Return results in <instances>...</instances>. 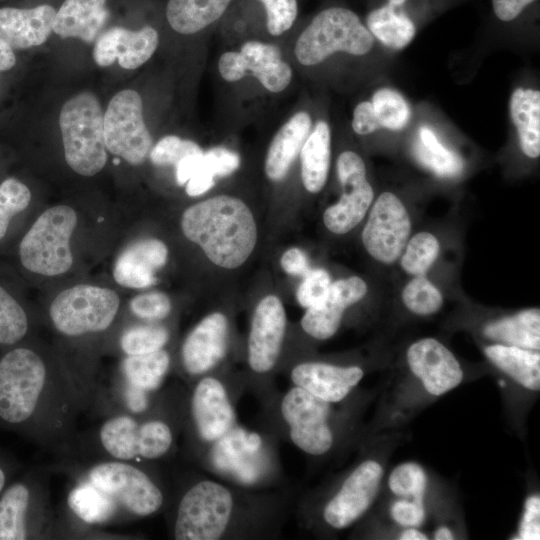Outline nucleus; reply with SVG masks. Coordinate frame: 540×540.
Listing matches in <instances>:
<instances>
[{
	"mask_svg": "<svg viewBox=\"0 0 540 540\" xmlns=\"http://www.w3.org/2000/svg\"><path fill=\"white\" fill-rule=\"evenodd\" d=\"M28 329V320L21 305L0 286V344H14Z\"/></svg>",
	"mask_w": 540,
	"mask_h": 540,
	"instance_id": "79ce46f5",
	"label": "nucleus"
},
{
	"mask_svg": "<svg viewBox=\"0 0 540 540\" xmlns=\"http://www.w3.org/2000/svg\"><path fill=\"white\" fill-rule=\"evenodd\" d=\"M100 440L105 450L117 459L130 460L139 456L154 460L170 450L173 433L162 420L139 424L129 416H117L103 424Z\"/></svg>",
	"mask_w": 540,
	"mask_h": 540,
	"instance_id": "4468645a",
	"label": "nucleus"
},
{
	"mask_svg": "<svg viewBox=\"0 0 540 540\" xmlns=\"http://www.w3.org/2000/svg\"><path fill=\"white\" fill-rule=\"evenodd\" d=\"M411 233V219L402 201L383 192L374 202L362 231V243L375 260L392 264L401 255Z\"/></svg>",
	"mask_w": 540,
	"mask_h": 540,
	"instance_id": "dca6fc26",
	"label": "nucleus"
},
{
	"mask_svg": "<svg viewBox=\"0 0 540 540\" xmlns=\"http://www.w3.org/2000/svg\"><path fill=\"white\" fill-rule=\"evenodd\" d=\"M203 458L213 474L242 489H264L279 478L274 435L249 430L238 423L204 449Z\"/></svg>",
	"mask_w": 540,
	"mask_h": 540,
	"instance_id": "7ed1b4c3",
	"label": "nucleus"
},
{
	"mask_svg": "<svg viewBox=\"0 0 540 540\" xmlns=\"http://www.w3.org/2000/svg\"><path fill=\"white\" fill-rule=\"evenodd\" d=\"M245 71L259 79L274 63L282 59L280 49L259 41H247L240 50Z\"/></svg>",
	"mask_w": 540,
	"mask_h": 540,
	"instance_id": "c03bdc74",
	"label": "nucleus"
},
{
	"mask_svg": "<svg viewBox=\"0 0 540 540\" xmlns=\"http://www.w3.org/2000/svg\"><path fill=\"white\" fill-rule=\"evenodd\" d=\"M64 154L68 166L83 176H93L106 164L104 114L95 95L79 93L65 102L60 116Z\"/></svg>",
	"mask_w": 540,
	"mask_h": 540,
	"instance_id": "39448f33",
	"label": "nucleus"
},
{
	"mask_svg": "<svg viewBox=\"0 0 540 540\" xmlns=\"http://www.w3.org/2000/svg\"><path fill=\"white\" fill-rule=\"evenodd\" d=\"M536 0H492L495 15L502 21L514 20L529 4Z\"/></svg>",
	"mask_w": 540,
	"mask_h": 540,
	"instance_id": "13d9d810",
	"label": "nucleus"
},
{
	"mask_svg": "<svg viewBox=\"0 0 540 540\" xmlns=\"http://www.w3.org/2000/svg\"><path fill=\"white\" fill-rule=\"evenodd\" d=\"M170 366V356L164 349L141 355H128L123 371L128 384L152 392L163 382Z\"/></svg>",
	"mask_w": 540,
	"mask_h": 540,
	"instance_id": "72a5a7b5",
	"label": "nucleus"
},
{
	"mask_svg": "<svg viewBox=\"0 0 540 540\" xmlns=\"http://www.w3.org/2000/svg\"><path fill=\"white\" fill-rule=\"evenodd\" d=\"M363 377L364 371L359 366L322 361H302L289 371L293 386L332 404L345 400Z\"/></svg>",
	"mask_w": 540,
	"mask_h": 540,
	"instance_id": "412c9836",
	"label": "nucleus"
},
{
	"mask_svg": "<svg viewBox=\"0 0 540 540\" xmlns=\"http://www.w3.org/2000/svg\"><path fill=\"white\" fill-rule=\"evenodd\" d=\"M352 128L356 134L367 135L380 129L371 102H360L354 109Z\"/></svg>",
	"mask_w": 540,
	"mask_h": 540,
	"instance_id": "864d4df0",
	"label": "nucleus"
},
{
	"mask_svg": "<svg viewBox=\"0 0 540 540\" xmlns=\"http://www.w3.org/2000/svg\"><path fill=\"white\" fill-rule=\"evenodd\" d=\"M516 536L515 539L520 540L540 539V497L538 494L527 497Z\"/></svg>",
	"mask_w": 540,
	"mask_h": 540,
	"instance_id": "3c124183",
	"label": "nucleus"
},
{
	"mask_svg": "<svg viewBox=\"0 0 540 540\" xmlns=\"http://www.w3.org/2000/svg\"><path fill=\"white\" fill-rule=\"evenodd\" d=\"M398 538L400 540H426L428 539L427 535L417 527L403 528L402 531L399 533Z\"/></svg>",
	"mask_w": 540,
	"mask_h": 540,
	"instance_id": "e2e57ef3",
	"label": "nucleus"
},
{
	"mask_svg": "<svg viewBox=\"0 0 540 540\" xmlns=\"http://www.w3.org/2000/svg\"><path fill=\"white\" fill-rule=\"evenodd\" d=\"M331 283L330 275L326 270L310 269L297 289L298 303L306 309L314 306L325 296Z\"/></svg>",
	"mask_w": 540,
	"mask_h": 540,
	"instance_id": "de8ad7c7",
	"label": "nucleus"
},
{
	"mask_svg": "<svg viewBox=\"0 0 540 540\" xmlns=\"http://www.w3.org/2000/svg\"><path fill=\"white\" fill-rule=\"evenodd\" d=\"M169 297L162 292H148L135 296L130 301V309L137 317L148 321L165 319L171 312Z\"/></svg>",
	"mask_w": 540,
	"mask_h": 540,
	"instance_id": "49530a36",
	"label": "nucleus"
},
{
	"mask_svg": "<svg viewBox=\"0 0 540 540\" xmlns=\"http://www.w3.org/2000/svg\"><path fill=\"white\" fill-rule=\"evenodd\" d=\"M283 270L290 275L304 276L309 270V261L303 250L293 247L285 251L280 259Z\"/></svg>",
	"mask_w": 540,
	"mask_h": 540,
	"instance_id": "4d7b16f0",
	"label": "nucleus"
},
{
	"mask_svg": "<svg viewBox=\"0 0 540 540\" xmlns=\"http://www.w3.org/2000/svg\"><path fill=\"white\" fill-rule=\"evenodd\" d=\"M16 63L12 48L0 38V72L11 69Z\"/></svg>",
	"mask_w": 540,
	"mask_h": 540,
	"instance_id": "680f3d73",
	"label": "nucleus"
},
{
	"mask_svg": "<svg viewBox=\"0 0 540 540\" xmlns=\"http://www.w3.org/2000/svg\"><path fill=\"white\" fill-rule=\"evenodd\" d=\"M258 494L204 478L181 497L174 521L177 540L261 538L276 533L286 508L285 497Z\"/></svg>",
	"mask_w": 540,
	"mask_h": 540,
	"instance_id": "f257e3e1",
	"label": "nucleus"
},
{
	"mask_svg": "<svg viewBox=\"0 0 540 540\" xmlns=\"http://www.w3.org/2000/svg\"><path fill=\"white\" fill-rule=\"evenodd\" d=\"M484 354L496 368L523 388L540 390L539 351L496 343L486 346Z\"/></svg>",
	"mask_w": 540,
	"mask_h": 540,
	"instance_id": "bb28decb",
	"label": "nucleus"
},
{
	"mask_svg": "<svg viewBox=\"0 0 540 540\" xmlns=\"http://www.w3.org/2000/svg\"><path fill=\"white\" fill-rule=\"evenodd\" d=\"M415 158L439 177H456L464 168L462 158L445 148L427 127L419 129V138L413 145Z\"/></svg>",
	"mask_w": 540,
	"mask_h": 540,
	"instance_id": "473e14b6",
	"label": "nucleus"
},
{
	"mask_svg": "<svg viewBox=\"0 0 540 540\" xmlns=\"http://www.w3.org/2000/svg\"><path fill=\"white\" fill-rule=\"evenodd\" d=\"M149 393L129 384L126 389V401L130 409L134 412L144 411L148 406Z\"/></svg>",
	"mask_w": 540,
	"mask_h": 540,
	"instance_id": "052dcab7",
	"label": "nucleus"
},
{
	"mask_svg": "<svg viewBox=\"0 0 540 540\" xmlns=\"http://www.w3.org/2000/svg\"><path fill=\"white\" fill-rule=\"evenodd\" d=\"M511 119L517 129L522 152L530 158L540 155V92L516 88L510 98Z\"/></svg>",
	"mask_w": 540,
	"mask_h": 540,
	"instance_id": "c756f323",
	"label": "nucleus"
},
{
	"mask_svg": "<svg viewBox=\"0 0 540 540\" xmlns=\"http://www.w3.org/2000/svg\"><path fill=\"white\" fill-rule=\"evenodd\" d=\"M388 1L391 2V3H394V4L398 5V6H401V5H403V3L406 0H388Z\"/></svg>",
	"mask_w": 540,
	"mask_h": 540,
	"instance_id": "338daca9",
	"label": "nucleus"
},
{
	"mask_svg": "<svg viewBox=\"0 0 540 540\" xmlns=\"http://www.w3.org/2000/svg\"><path fill=\"white\" fill-rule=\"evenodd\" d=\"M203 161L215 177L228 176L240 166L239 155L224 147H215L204 152Z\"/></svg>",
	"mask_w": 540,
	"mask_h": 540,
	"instance_id": "603ef678",
	"label": "nucleus"
},
{
	"mask_svg": "<svg viewBox=\"0 0 540 540\" xmlns=\"http://www.w3.org/2000/svg\"><path fill=\"white\" fill-rule=\"evenodd\" d=\"M278 433H283L293 445L308 456L327 455L334 447L332 403L293 386L279 397L265 403Z\"/></svg>",
	"mask_w": 540,
	"mask_h": 540,
	"instance_id": "20e7f679",
	"label": "nucleus"
},
{
	"mask_svg": "<svg viewBox=\"0 0 540 540\" xmlns=\"http://www.w3.org/2000/svg\"><path fill=\"white\" fill-rule=\"evenodd\" d=\"M402 301L412 313L428 316L438 312L443 305L439 289L424 275L415 276L402 291Z\"/></svg>",
	"mask_w": 540,
	"mask_h": 540,
	"instance_id": "58836bf2",
	"label": "nucleus"
},
{
	"mask_svg": "<svg viewBox=\"0 0 540 540\" xmlns=\"http://www.w3.org/2000/svg\"><path fill=\"white\" fill-rule=\"evenodd\" d=\"M201 152L203 150L195 142L181 139L175 135H167L151 148L149 158L156 166H176L186 155Z\"/></svg>",
	"mask_w": 540,
	"mask_h": 540,
	"instance_id": "a18cd8bd",
	"label": "nucleus"
},
{
	"mask_svg": "<svg viewBox=\"0 0 540 540\" xmlns=\"http://www.w3.org/2000/svg\"><path fill=\"white\" fill-rule=\"evenodd\" d=\"M158 42V33L151 26L137 31L112 27L98 36L93 58L102 67L110 66L118 59L122 68L136 69L150 59Z\"/></svg>",
	"mask_w": 540,
	"mask_h": 540,
	"instance_id": "4be33fe9",
	"label": "nucleus"
},
{
	"mask_svg": "<svg viewBox=\"0 0 540 540\" xmlns=\"http://www.w3.org/2000/svg\"><path fill=\"white\" fill-rule=\"evenodd\" d=\"M106 0H65L56 11L52 30L62 38L92 42L105 25Z\"/></svg>",
	"mask_w": 540,
	"mask_h": 540,
	"instance_id": "393cba45",
	"label": "nucleus"
},
{
	"mask_svg": "<svg viewBox=\"0 0 540 540\" xmlns=\"http://www.w3.org/2000/svg\"><path fill=\"white\" fill-rule=\"evenodd\" d=\"M203 153L186 155L176 164V180L179 185L186 184L194 174L201 162Z\"/></svg>",
	"mask_w": 540,
	"mask_h": 540,
	"instance_id": "bf43d9fd",
	"label": "nucleus"
},
{
	"mask_svg": "<svg viewBox=\"0 0 540 540\" xmlns=\"http://www.w3.org/2000/svg\"><path fill=\"white\" fill-rule=\"evenodd\" d=\"M337 175L343 189L340 199L323 214L326 228L335 234L354 229L370 208L374 191L366 178L363 159L353 151L342 152L337 159Z\"/></svg>",
	"mask_w": 540,
	"mask_h": 540,
	"instance_id": "f3484780",
	"label": "nucleus"
},
{
	"mask_svg": "<svg viewBox=\"0 0 540 540\" xmlns=\"http://www.w3.org/2000/svg\"><path fill=\"white\" fill-rule=\"evenodd\" d=\"M5 483V475L3 471L0 469V491L2 490Z\"/></svg>",
	"mask_w": 540,
	"mask_h": 540,
	"instance_id": "69168bd1",
	"label": "nucleus"
},
{
	"mask_svg": "<svg viewBox=\"0 0 540 540\" xmlns=\"http://www.w3.org/2000/svg\"><path fill=\"white\" fill-rule=\"evenodd\" d=\"M29 491L22 484L8 488L0 499V540L26 539L25 514Z\"/></svg>",
	"mask_w": 540,
	"mask_h": 540,
	"instance_id": "c9c22d12",
	"label": "nucleus"
},
{
	"mask_svg": "<svg viewBox=\"0 0 540 540\" xmlns=\"http://www.w3.org/2000/svg\"><path fill=\"white\" fill-rule=\"evenodd\" d=\"M168 340L169 332L164 326L140 325L125 330L120 345L127 355H141L163 349Z\"/></svg>",
	"mask_w": 540,
	"mask_h": 540,
	"instance_id": "a19ab883",
	"label": "nucleus"
},
{
	"mask_svg": "<svg viewBox=\"0 0 540 540\" xmlns=\"http://www.w3.org/2000/svg\"><path fill=\"white\" fill-rule=\"evenodd\" d=\"M371 104L380 128L400 130L408 124L410 108L396 90L378 89L372 96Z\"/></svg>",
	"mask_w": 540,
	"mask_h": 540,
	"instance_id": "4c0bfd02",
	"label": "nucleus"
},
{
	"mask_svg": "<svg viewBox=\"0 0 540 540\" xmlns=\"http://www.w3.org/2000/svg\"><path fill=\"white\" fill-rule=\"evenodd\" d=\"M366 282L352 276L331 283L325 296L306 309L302 319L303 331L316 340H327L338 331L344 312L367 293Z\"/></svg>",
	"mask_w": 540,
	"mask_h": 540,
	"instance_id": "aec40b11",
	"label": "nucleus"
},
{
	"mask_svg": "<svg viewBox=\"0 0 540 540\" xmlns=\"http://www.w3.org/2000/svg\"><path fill=\"white\" fill-rule=\"evenodd\" d=\"M483 335L499 344L539 351L540 311L526 309L494 320L485 325Z\"/></svg>",
	"mask_w": 540,
	"mask_h": 540,
	"instance_id": "c85d7f7f",
	"label": "nucleus"
},
{
	"mask_svg": "<svg viewBox=\"0 0 540 540\" xmlns=\"http://www.w3.org/2000/svg\"><path fill=\"white\" fill-rule=\"evenodd\" d=\"M406 359L410 371L430 395L442 396L463 381L464 372L457 358L434 338L412 343L407 349Z\"/></svg>",
	"mask_w": 540,
	"mask_h": 540,
	"instance_id": "6ab92c4d",
	"label": "nucleus"
},
{
	"mask_svg": "<svg viewBox=\"0 0 540 540\" xmlns=\"http://www.w3.org/2000/svg\"><path fill=\"white\" fill-rule=\"evenodd\" d=\"M184 236L199 245L215 265L234 269L253 252L257 227L249 207L240 199L220 195L188 207L181 218Z\"/></svg>",
	"mask_w": 540,
	"mask_h": 540,
	"instance_id": "f03ea898",
	"label": "nucleus"
},
{
	"mask_svg": "<svg viewBox=\"0 0 540 540\" xmlns=\"http://www.w3.org/2000/svg\"><path fill=\"white\" fill-rule=\"evenodd\" d=\"M56 10L50 5L31 9H0V38L12 49L43 44L52 32Z\"/></svg>",
	"mask_w": 540,
	"mask_h": 540,
	"instance_id": "b1692460",
	"label": "nucleus"
},
{
	"mask_svg": "<svg viewBox=\"0 0 540 540\" xmlns=\"http://www.w3.org/2000/svg\"><path fill=\"white\" fill-rule=\"evenodd\" d=\"M312 121L307 112L294 114L274 136L265 159V173L272 181L282 180L310 133Z\"/></svg>",
	"mask_w": 540,
	"mask_h": 540,
	"instance_id": "a878e982",
	"label": "nucleus"
},
{
	"mask_svg": "<svg viewBox=\"0 0 540 540\" xmlns=\"http://www.w3.org/2000/svg\"><path fill=\"white\" fill-rule=\"evenodd\" d=\"M90 482L137 516H149L163 505L160 488L142 470L123 462H105L92 468Z\"/></svg>",
	"mask_w": 540,
	"mask_h": 540,
	"instance_id": "2eb2a0df",
	"label": "nucleus"
},
{
	"mask_svg": "<svg viewBox=\"0 0 540 540\" xmlns=\"http://www.w3.org/2000/svg\"><path fill=\"white\" fill-rule=\"evenodd\" d=\"M77 225V214L67 205L44 211L23 237L19 246L22 265L30 272L57 276L73 264L70 238Z\"/></svg>",
	"mask_w": 540,
	"mask_h": 540,
	"instance_id": "0eeeda50",
	"label": "nucleus"
},
{
	"mask_svg": "<svg viewBox=\"0 0 540 540\" xmlns=\"http://www.w3.org/2000/svg\"><path fill=\"white\" fill-rule=\"evenodd\" d=\"M31 200L29 188L16 178L0 184V240L5 236L13 216L25 210Z\"/></svg>",
	"mask_w": 540,
	"mask_h": 540,
	"instance_id": "37998d69",
	"label": "nucleus"
},
{
	"mask_svg": "<svg viewBox=\"0 0 540 540\" xmlns=\"http://www.w3.org/2000/svg\"><path fill=\"white\" fill-rule=\"evenodd\" d=\"M373 45V35L353 11L332 7L318 13L300 34L295 55L301 64L312 66L336 52L365 55Z\"/></svg>",
	"mask_w": 540,
	"mask_h": 540,
	"instance_id": "423d86ee",
	"label": "nucleus"
},
{
	"mask_svg": "<svg viewBox=\"0 0 540 540\" xmlns=\"http://www.w3.org/2000/svg\"><path fill=\"white\" fill-rule=\"evenodd\" d=\"M389 515L402 528H420L426 519L425 502L398 497L390 504Z\"/></svg>",
	"mask_w": 540,
	"mask_h": 540,
	"instance_id": "8fccbe9b",
	"label": "nucleus"
},
{
	"mask_svg": "<svg viewBox=\"0 0 540 540\" xmlns=\"http://www.w3.org/2000/svg\"><path fill=\"white\" fill-rule=\"evenodd\" d=\"M428 478L424 468L416 462L396 466L388 477L389 490L397 497L425 502Z\"/></svg>",
	"mask_w": 540,
	"mask_h": 540,
	"instance_id": "ea45409f",
	"label": "nucleus"
},
{
	"mask_svg": "<svg viewBox=\"0 0 540 540\" xmlns=\"http://www.w3.org/2000/svg\"><path fill=\"white\" fill-rule=\"evenodd\" d=\"M286 329L281 300L275 295L264 297L254 310L247 339V365L252 377L247 385L265 403L275 395L269 378L278 364Z\"/></svg>",
	"mask_w": 540,
	"mask_h": 540,
	"instance_id": "6e6552de",
	"label": "nucleus"
},
{
	"mask_svg": "<svg viewBox=\"0 0 540 540\" xmlns=\"http://www.w3.org/2000/svg\"><path fill=\"white\" fill-rule=\"evenodd\" d=\"M267 13V29L271 35L279 36L289 30L297 16L296 0H260Z\"/></svg>",
	"mask_w": 540,
	"mask_h": 540,
	"instance_id": "09e8293b",
	"label": "nucleus"
},
{
	"mask_svg": "<svg viewBox=\"0 0 540 540\" xmlns=\"http://www.w3.org/2000/svg\"><path fill=\"white\" fill-rule=\"evenodd\" d=\"M106 149L132 165L142 164L152 148V137L143 119L142 99L131 89L115 94L104 113Z\"/></svg>",
	"mask_w": 540,
	"mask_h": 540,
	"instance_id": "f8f14e48",
	"label": "nucleus"
},
{
	"mask_svg": "<svg viewBox=\"0 0 540 540\" xmlns=\"http://www.w3.org/2000/svg\"><path fill=\"white\" fill-rule=\"evenodd\" d=\"M168 258V249L158 239H142L126 247L116 259L113 276L121 286L146 288L156 282L155 272Z\"/></svg>",
	"mask_w": 540,
	"mask_h": 540,
	"instance_id": "5701e85b",
	"label": "nucleus"
},
{
	"mask_svg": "<svg viewBox=\"0 0 540 540\" xmlns=\"http://www.w3.org/2000/svg\"><path fill=\"white\" fill-rule=\"evenodd\" d=\"M439 252L438 239L429 232H419L407 241L400 255V265L410 275H425L434 264Z\"/></svg>",
	"mask_w": 540,
	"mask_h": 540,
	"instance_id": "e433bc0d",
	"label": "nucleus"
},
{
	"mask_svg": "<svg viewBox=\"0 0 540 540\" xmlns=\"http://www.w3.org/2000/svg\"><path fill=\"white\" fill-rule=\"evenodd\" d=\"M46 368L34 351L17 348L0 360V417L20 423L34 412L45 385Z\"/></svg>",
	"mask_w": 540,
	"mask_h": 540,
	"instance_id": "9d476101",
	"label": "nucleus"
},
{
	"mask_svg": "<svg viewBox=\"0 0 540 540\" xmlns=\"http://www.w3.org/2000/svg\"><path fill=\"white\" fill-rule=\"evenodd\" d=\"M330 154V128L325 121H318L300 150L301 178L308 192L318 193L324 187L330 166Z\"/></svg>",
	"mask_w": 540,
	"mask_h": 540,
	"instance_id": "cd10ccee",
	"label": "nucleus"
},
{
	"mask_svg": "<svg viewBox=\"0 0 540 540\" xmlns=\"http://www.w3.org/2000/svg\"><path fill=\"white\" fill-rule=\"evenodd\" d=\"M218 69L223 79L234 82L242 79L246 71L239 52H225L218 62Z\"/></svg>",
	"mask_w": 540,
	"mask_h": 540,
	"instance_id": "6e6d98bb",
	"label": "nucleus"
},
{
	"mask_svg": "<svg viewBox=\"0 0 540 540\" xmlns=\"http://www.w3.org/2000/svg\"><path fill=\"white\" fill-rule=\"evenodd\" d=\"M398 7L388 1L385 6L371 11L367 16V29L373 37L397 50L406 47L416 33L414 23L404 13H398Z\"/></svg>",
	"mask_w": 540,
	"mask_h": 540,
	"instance_id": "2f4dec72",
	"label": "nucleus"
},
{
	"mask_svg": "<svg viewBox=\"0 0 540 540\" xmlns=\"http://www.w3.org/2000/svg\"><path fill=\"white\" fill-rule=\"evenodd\" d=\"M231 0H169L167 20L176 32L193 34L216 21Z\"/></svg>",
	"mask_w": 540,
	"mask_h": 540,
	"instance_id": "7c9ffc66",
	"label": "nucleus"
},
{
	"mask_svg": "<svg viewBox=\"0 0 540 540\" xmlns=\"http://www.w3.org/2000/svg\"><path fill=\"white\" fill-rule=\"evenodd\" d=\"M70 509L87 523H101L115 513L116 502L91 482L74 488L68 496Z\"/></svg>",
	"mask_w": 540,
	"mask_h": 540,
	"instance_id": "f704fd0d",
	"label": "nucleus"
},
{
	"mask_svg": "<svg viewBox=\"0 0 540 540\" xmlns=\"http://www.w3.org/2000/svg\"><path fill=\"white\" fill-rule=\"evenodd\" d=\"M433 538L436 540H452L455 537L454 533L448 526L441 525L435 529L433 533Z\"/></svg>",
	"mask_w": 540,
	"mask_h": 540,
	"instance_id": "0e129e2a",
	"label": "nucleus"
},
{
	"mask_svg": "<svg viewBox=\"0 0 540 540\" xmlns=\"http://www.w3.org/2000/svg\"><path fill=\"white\" fill-rule=\"evenodd\" d=\"M118 294L108 288L76 285L60 292L50 305L56 329L67 336H79L107 329L118 312Z\"/></svg>",
	"mask_w": 540,
	"mask_h": 540,
	"instance_id": "1a4fd4ad",
	"label": "nucleus"
},
{
	"mask_svg": "<svg viewBox=\"0 0 540 540\" xmlns=\"http://www.w3.org/2000/svg\"><path fill=\"white\" fill-rule=\"evenodd\" d=\"M242 386L244 382H227L214 373L198 378L191 393L190 418L203 450L237 424L235 392Z\"/></svg>",
	"mask_w": 540,
	"mask_h": 540,
	"instance_id": "9b49d317",
	"label": "nucleus"
},
{
	"mask_svg": "<svg viewBox=\"0 0 540 540\" xmlns=\"http://www.w3.org/2000/svg\"><path fill=\"white\" fill-rule=\"evenodd\" d=\"M384 469L374 459H365L349 472L321 509L326 527L343 530L359 521L379 492Z\"/></svg>",
	"mask_w": 540,
	"mask_h": 540,
	"instance_id": "ddd939ff",
	"label": "nucleus"
},
{
	"mask_svg": "<svg viewBox=\"0 0 540 540\" xmlns=\"http://www.w3.org/2000/svg\"><path fill=\"white\" fill-rule=\"evenodd\" d=\"M230 339V322L222 312L202 318L186 336L181 347V361L191 377H202L224 360Z\"/></svg>",
	"mask_w": 540,
	"mask_h": 540,
	"instance_id": "a211bd4d",
	"label": "nucleus"
},
{
	"mask_svg": "<svg viewBox=\"0 0 540 540\" xmlns=\"http://www.w3.org/2000/svg\"><path fill=\"white\" fill-rule=\"evenodd\" d=\"M214 178L215 176L213 173L204 164L202 155V159L197 170L186 183V193L192 197L200 196L206 193L214 186Z\"/></svg>",
	"mask_w": 540,
	"mask_h": 540,
	"instance_id": "5fc2aeb1",
	"label": "nucleus"
}]
</instances>
